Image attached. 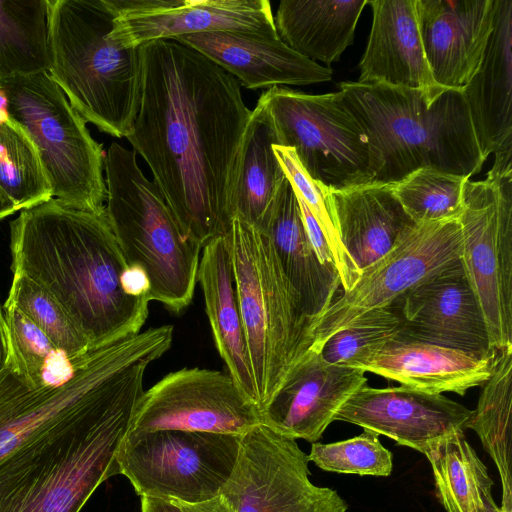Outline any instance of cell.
Masks as SVG:
<instances>
[{"instance_id": "27", "label": "cell", "mask_w": 512, "mask_h": 512, "mask_svg": "<svg viewBox=\"0 0 512 512\" xmlns=\"http://www.w3.org/2000/svg\"><path fill=\"white\" fill-rule=\"evenodd\" d=\"M265 234L271 240L284 274L300 296L308 320L321 314L337 296L341 283L335 271L319 262L308 240L298 199L288 179Z\"/></svg>"}, {"instance_id": "15", "label": "cell", "mask_w": 512, "mask_h": 512, "mask_svg": "<svg viewBox=\"0 0 512 512\" xmlns=\"http://www.w3.org/2000/svg\"><path fill=\"white\" fill-rule=\"evenodd\" d=\"M137 361L126 340L91 349L62 383L32 386L8 360L0 371V460L97 386Z\"/></svg>"}, {"instance_id": "24", "label": "cell", "mask_w": 512, "mask_h": 512, "mask_svg": "<svg viewBox=\"0 0 512 512\" xmlns=\"http://www.w3.org/2000/svg\"><path fill=\"white\" fill-rule=\"evenodd\" d=\"M483 158L512 145V0H494L493 29L479 68L462 88Z\"/></svg>"}, {"instance_id": "28", "label": "cell", "mask_w": 512, "mask_h": 512, "mask_svg": "<svg viewBox=\"0 0 512 512\" xmlns=\"http://www.w3.org/2000/svg\"><path fill=\"white\" fill-rule=\"evenodd\" d=\"M367 0H282L274 22L280 39L311 61L337 62L353 43Z\"/></svg>"}, {"instance_id": "8", "label": "cell", "mask_w": 512, "mask_h": 512, "mask_svg": "<svg viewBox=\"0 0 512 512\" xmlns=\"http://www.w3.org/2000/svg\"><path fill=\"white\" fill-rule=\"evenodd\" d=\"M4 110L33 141L53 198L81 210L105 211V152L48 72L0 80Z\"/></svg>"}, {"instance_id": "29", "label": "cell", "mask_w": 512, "mask_h": 512, "mask_svg": "<svg viewBox=\"0 0 512 512\" xmlns=\"http://www.w3.org/2000/svg\"><path fill=\"white\" fill-rule=\"evenodd\" d=\"M271 121L257 103L248 123L232 199L233 217L266 233L287 177L274 152Z\"/></svg>"}, {"instance_id": "39", "label": "cell", "mask_w": 512, "mask_h": 512, "mask_svg": "<svg viewBox=\"0 0 512 512\" xmlns=\"http://www.w3.org/2000/svg\"><path fill=\"white\" fill-rule=\"evenodd\" d=\"M296 194V193H295ZM308 240L319 260L326 268L336 271L334 258L325 235L304 201L296 194Z\"/></svg>"}, {"instance_id": "32", "label": "cell", "mask_w": 512, "mask_h": 512, "mask_svg": "<svg viewBox=\"0 0 512 512\" xmlns=\"http://www.w3.org/2000/svg\"><path fill=\"white\" fill-rule=\"evenodd\" d=\"M49 67L48 0H0V80Z\"/></svg>"}, {"instance_id": "4", "label": "cell", "mask_w": 512, "mask_h": 512, "mask_svg": "<svg viewBox=\"0 0 512 512\" xmlns=\"http://www.w3.org/2000/svg\"><path fill=\"white\" fill-rule=\"evenodd\" d=\"M369 146L370 183L393 184L421 168L471 176L486 161L462 89L338 84Z\"/></svg>"}, {"instance_id": "5", "label": "cell", "mask_w": 512, "mask_h": 512, "mask_svg": "<svg viewBox=\"0 0 512 512\" xmlns=\"http://www.w3.org/2000/svg\"><path fill=\"white\" fill-rule=\"evenodd\" d=\"M113 17L108 0H48V74L86 122L126 138L139 109L141 54L111 39Z\"/></svg>"}, {"instance_id": "42", "label": "cell", "mask_w": 512, "mask_h": 512, "mask_svg": "<svg viewBox=\"0 0 512 512\" xmlns=\"http://www.w3.org/2000/svg\"><path fill=\"white\" fill-rule=\"evenodd\" d=\"M141 512H182L168 500L141 497Z\"/></svg>"}, {"instance_id": "11", "label": "cell", "mask_w": 512, "mask_h": 512, "mask_svg": "<svg viewBox=\"0 0 512 512\" xmlns=\"http://www.w3.org/2000/svg\"><path fill=\"white\" fill-rule=\"evenodd\" d=\"M460 257L493 350L512 349V172L468 179Z\"/></svg>"}, {"instance_id": "12", "label": "cell", "mask_w": 512, "mask_h": 512, "mask_svg": "<svg viewBox=\"0 0 512 512\" xmlns=\"http://www.w3.org/2000/svg\"><path fill=\"white\" fill-rule=\"evenodd\" d=\"M459 218L415 224L378 260L364 268L348 291L308 320L305 349L318 351L332 334L362 314L392 305L423 280L460 261Z\"/></svg>"}, {"instance_id": "36", "label": "cell", "mask_w": 512, "mask_h": 512, "mask_svg": "<svg viewBox=\"0 0 512 512\" xmlns=\"http://www.w3.org/2000/svg\"><path fill=\"white\" fill-rule=\"evenodd\" d=\"M4 305L22 312L69 359L75 360L89 351L88 342L61 305L27 276L13 274Z\"/></svg>"}, {"instance_id": "7", "label": "cell", "mask_w": 512, "mask_h": 512, "mask_svg": "<svg viewBox=\"0 0 512 512\" xmlns=\"http://www.w3.org/2000/svg\"><path fill=\"white\" fill-rule=\"evenodd\" d=\"M225 236L261 411L306 352L308 318L267 234L233 217Z\"/></svg>"}, {"instance_id": "25", "label": "cell", "mask_w": 512, "mask_h": 512, "mask_svg": "<svg viewBox=\"0 0 512 512\" xmlns=\"http://www.w3.org/2000/svg\"><path fill=\"white\" fill-rule=\"evenodd\" d=\"M328 200L341 241L360 273L415 225L390 184L369 183L329 191Z\"/></svg>"}, {"instance_id": "2", "label": "cell", "mask_w": 512, "mask_h": 512, "mask_svg": "<svg viewBox=\"0 0 512 512\" xmlns=\"http://www.w3.org/2000/svg\"><path fill=\"white\" fill-rule=\"evenodd\" d=\"M11 270L46 290L69 315L89 350L136 335L150 299L126 293L128 264L103 213L51 198L10 223Z\"/></svg>"}, {"instance_id": "44", "label": "cell", "mask_w": 512, "mask_h": 512, "mask_svg": "<svg viewBox=\"0 0 512 512\" xmlns=\"http://www.w3.org/2000/svg\"><path fill=\"white\" fill-rule=\"evenodd\" d=\"M16 211H18L16 206L0 188V220L15 213Z\"/></svg>"}, {"instance_id": "41", "label": "cell", "mask_w": 512, "mask_h": 512, "mask_svg": "<svg viewBox=\"0 0 512 512\" xmlns=\"http://www.w3.org/2000/svg\"><path fill=\"white\" fill-rule=\"evenodd\" d=\"M182 512H235L233 507L222 495L198 503H185L171 500Z\"/></svg>"}, {"instance_id": "26", "label": "cell", "mask_w": 512, "mask_h": 512, "mask_svg": "<svg viewBox=\"0 0 512 512\" xmlns=\"http://www.w3.org/2000/svg\"><path fill=\"white\" fill-rule=\"evenodd\" d=\"M197 282L203 292L214 343L227 372L244 395L256 405L253 374L225 235L210 240L203 247Z\"/></svg>"}, {"instance_id": "10", "label": "cell", "mask_w": 512, "mask_h": 512, "mask_svg": "<svg viewBox=\"0 0 512 512\" xmlns=\"http://www.w3.org/2000/svg\"><path fill=\"white\" fill-rule=\"evenodd\" d=\"M240 441L238 435L207 432H127L117 462L140 497L198 503L220 494Z\"/></svg>"}, {"instance_id": "34", "label": "cell", "mask_w": 512, "mask_h": 512, "mask_svg": "<svg viewBox=\"0 0 512 512\" xmlns=\"http://www.w3.org/2000/svg\"><path fill=\"white\" fill-rule=\"evenodd\" d=\"M8 332L9 359L32 386L55 385L73 373L75 360L69 359L22 312L3 307Z\"/></svg>"}, {"instance_id": "19", "label": "cell", "mask_w": 512, "mask_h": 512, "mask_svg": "<svg viewBox=\"0 0 512 512\" xmlns=\"http://www.w3.org/2000/svg\"><path fill=\"white\" fill-rule=\"evenodd\" d=\"M394 304L405 336L484 356L497 352L460 261L423 280Z\"/></svg>"}, {"instance_id": "17", "label": "cell", "mask_w": 512, "mask_h": 512, "mask_svg": "<svg viewBox=\"0 0 512 512\" xmlns=\"http://www.w3.org/2000/svg\"><path fill=\"white\" fill-rule=\"evenodd\" d=\"M473 410L442 394L405 386L365 385L339 409L334 421H344L385 435L422 454L437 442L468 429Z\"/></svg>"}, {"instance_id": "21", "label": "cell", "mask_w": 512, "mask_h": 512, "mask_svg": "<svg viewBox=\"0 0 512 512\" xmlns=\"http://www.w3.org/2000/svg\"><path fill=\"white\" fill-rule=\"evenodd\" d=\"M410 338L402 332L367 351L349 367L371 372L415 390L464 396L491 376L495 357Z\"/></svg>"}, {"instance_id": "13", "label": "cell", "mask_w": 512, "mask_h": 512, "mask_svg": "<svg viewBox=\"0 0 512 512\" xmlns=\"http://www.w3.org/2000/svg\"><path fill=\"white\" fill-rule=\"evenodd\" d=\"M296 440L260 424L241 436L236 466L222 488L235 512H347L339 493L310 480Z\"/></svg>"}, {"instance_id": "16", "label": "cell", "mask_w": 512, "mask_h": 512, "mask_svg": "<svg viewBox=\"0 0 512 512\" xmlns=\"http://www.w3.org/2000/svg\"><path fill=\"white\" fill-rule=\"evenodd\" d=\"M110 37L125 48L208 32L279 37L268 0H108Z\"/></svg>"}, {"instance_id": "33", "label": "cell", "mask_w": 512, "mask_h": 512, "mask_svg": "<svg viewBox=\"0 0 512 512\" xmlns=\"http://www.w3.org/2000/svg\"><path fill=\"white\" fill-rule=\"evenodd\" d=\"M0 188L17 210L53 198L33 141L5 110L0 114Z\"/></svg>"}, {"instance_id": "3", "label": "cell", "mask_w": 512, "mask_h": 512, "mask_svg": "<svg viewBox=\"0 0 512 512\" xmlns=\"http://www.w3.org/2000/svg\"><path fill=\"white\" fill-rule=\"evenodd\" d=\"M152 363L115 374L0 460V512H80L117 462Z\"/></svg>"}, {"instance_id": "22", "label": "cell", "mask_w": 512, "mask_h": 512, "mask_svg": "<svg viewBox=\"0 0 512 512\" xmlns=\"http://www.w3.org/2000/svg\"><path fill=\"white\" fill-rule=\"evenodd\" d=\"M198 51L247 89L304 86L330 81L332 69L300 55L280 37L208 32L175 39Z\"/></svg>"}, {"instance_id": "43", "label": "cell", "mask_w": 512, "mask_h": 512, "mask_svg": "<svg viewBox=\"0 0 512 512\" xmlns=\"http://www.w3.org/2000/svg\"><path fill=\"white\" fill-rule=\"evenodd\" d=\"M10 356V345L4 311L0 305V371L6 366Z\"/></svg>"}, {"instance_id": "23", "label": "cell", "mask_w": 512, "mask_h": 512, "mask_svg": "<svg viewBox=\"0 0 512 512\" xmlns=\"http://www.w3.org/2000/svg\"><path fill=\"white\" fill-rule=\"evenodd\" d=\"M372 26L359 63L358 82L418 90L438 86L419 31L416 0L368 1Z\"/></svg>"}, {"instance_id": "40", "label": "cell", "mask_w": 512, "mask_h": 512, "mask_svg": "<svg viewBox=\"0 0 512 512\" xmlns=\"http://www.w3.org/2000/svg\"><path fill=\"white\" fill-rule=\"evenodd\" d=\"M122 284L130 296L150 299V282L145 271L139 266L128 265L122 276Z\"/></svg>"}, {"instance_id": "1", "label": "cell", "mask_w": 512, "mask_h": 512, "mask_svg": "<svg viewBox=\"0 0 512 512\" xmlns=\"http://www.w3.org/2000/svg\"><path fill=\"white\" fill-rule=\"evenodd\" d=\"M139 109L126 137L183 235L202 248L224 236L250 110L241 85L178 41L140 47Z\"/></svg>"}, {"instance_id": "6", "label": "cell", "mask_w": 512, "mask_h": 512, "mask_svg": "<svg viewBox=\"0 0 512 512\" xmlns=\"http://www.w3.org/2000/svg\"><path fill=\"white\" fill-rule=\"evenodd\" d=\"M105 214L128 265L142 268L150 300L181 314L191 303L203 249L186 238L137 154L113 142L105 152Z\"/></svg>"}, {"instance_id": "35", "label": "cell", "mask_w": 512, "mask_h": 512, "mask_svg": "<svg viewBox=\"0 0 512 512\" xmlns=\"http://www.w3.org/2000/svg\"><path fill=\"white\" fill-rule=\"evenodd\" d=\"M468 179L421 168L390 186L406 214L415 224H420L460 218L464 184Z\"/></svg>"}, {"instance_id": "30", "label": "cell", "mask_w": 512, "mask_h": 512, "mask_svg": "<svg viewBox=\"0 0 512 512\" xmlns=\"http://www.w3.org/2000/svg\"><path fill=\"white\" fill-rule=\"evenodd\" d=\"M423 454L431 465L436 495L446 512H490L497 506L492 496L493 480L464 433L437 442Z\"/></svg>"}, {"instance_id": "38", "label": "cell", "mask_w": 512, "mask_h": 512, "mask_svg": "<svg viewBox=\"0 0 512 512\" xmlns=\"http://www.w3.org/2000/svg\"><path fill=\"white\" fill-rule=\"evenodd\" d=\"M308 459L322 470L340 474L389 476L393 469L392 453L378 434L366 429L350 439L312 443Z\"/></svg>"}, {"instance_id": "14", "label": "cell", "mask_w": 512, "mask_h": 512, "mask_svg": "<svg viewBox=\"0 0 512 512\" xmlns=\"http://www.w3.org/2000/svg\"><path fill=\"white\" fill-rule=\"evenodd\" d=\"M262 424L258 407L228 373L182 368L144 390L128 432L180 430L242 436Z\"/></svg>"}, {"instance_id": "18", "label": "cell", "mask_w": 512, "mask_h": 512, "mask_svg": "<svg viewBox=\"0 0 512 512\" xmlns=\"http://www.w3.org/2000/svg\"><path fill=\"white\" fill-rule=\"evenodd\" d=\"M367 380L363 370L330 364L308 349L260 411L262 425L290 439L317 442Z\"/></svg>"}, {"instance_id": "9", "label": "cell", "mask_w": 512, "mask_h": 512, "mask_svg": "<svg viewBox=\"0 0 512 512\" xmlns=\"http://www.w3.org/2000/svg\"><path fill=\"white\" fill-rule=\"evenodd\" d=\"M257 103L278 145L293 148L314 181L329 191L370 183L368 140L341 91L314 95L274 86Z\"/></svg>"}, {"instance_id": "31", "label": "cell", "mask_w": 512, "mask_h": 512, "mask_svg": "<svg viewBox=\"0 0 512 512\" xmlns=\"http://www.w3.org/2000/svg\"><path fill=\"white\" fill-rule=\"evenodd\" d=\"M511 417L512 349H509L497 352L492 374L482 385L467 427L476 432L498 469L502 512H512Z\"/></svg>"}, {"instance_id": "37", "label": "cell", "mask_w": 512, "mask_h": 512, "mask_svg": "<svg viewBox=\"0 0 512 512\" xmlns=\"http://www.w3.org/2000/svg\"><path fill=\"white\" fill-rule=\"evenodd\" d=\"M403 330L404 321L393 303L354 319L328 337L317 352L330 364L349 367L361 355L392 340Z\"/></svg>"}, {"instance_id": "20", "label": "cell", "mask_w": 512, "mask_h": 512, "mask_svg": "<svg viewBox=\"0 0 512 512\" xmlns=\"http://www.w3.org/2000/svg\"><path fill=\"white\" fill-rule=\"evenodd\" d=\"M424 53L436 84L465 87L479 68L494 21V0H416Z\"/></svg>"}]
</instances>
